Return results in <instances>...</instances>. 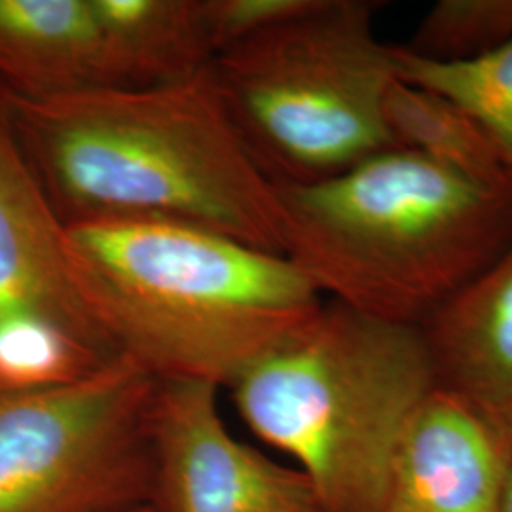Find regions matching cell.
I'll return each instance as SVG.
<instances>
[{"instance_id":"obj_1","label":"cell","mask_w":512,"mask_h":512,"mask_svg":"<svg viewBox=\"0 0 512 512\" xmlns=\"http://www.w3.org/2000/svg\"><path fill=\"white\" fill-rule=\"evenodd\" d=\"M0 93L65 226L160 220L283 255L275 184L245 147L211 67L152 88Z\"/></svg>"},{"instance_id":"obj_2","label":"cell","mask_w":512,"mask_h":512,"mask_svg":"<svg viewBox=\"0 0 512 512\" xmlns=\"http://www.w3.org/2000/svg\"><path fill=\"white\" fill-rule=\"evenodd\" d=\"M65 228L95 323L158 382L230 387L325 304L287 256L209 230L160 220Z\"/></svg>"},{"instance_id":"obj_3","label":"cell","mask_w":512,"mask_h":512,"mask_svg":"<svg viewBox=\"0 0 512 512\" xmlns=\"http://www.w3.org/2000/svg\"><path fill=\"white\" fill-rule=\"evenodd\" d=\"M283 255L323 298L421 323L512 243V186L391 148L311 184H275Z\"/></svg>"},{"instance_id":"obj_4","label":"cell","mask_w":512,"mask_h":512,"mask_svg":"<svg viewBox=\"0 0 512 512\" xmlns=\"http://www.w3.org/2000/svg\"><path fill=\"white\" fill-rule=\"evenodd\" d=\"M437 387L418 327L327 300L230 385L241 420L298 463L329 512H380L404 427Z\"/></svg>"},{"instance_id":"obj_5","label":"cell","mask_w":512,"mask_h":512,"mask_svg":"<svg viewBox=\"0 0 512 512\" xmlns=\"http://www.w3.org/2000/svg\"><path fill=\"white\" fill-rule=\"evenodd\" d=\"M380 6L310 0L215 57L220 97L272 183H319L395 148L384 99L397 61L374 33Z\"/></svg>"},{"instance_id":"obj_6","label":"cell","mask_w":512,"mask_h":512,"mask_svg":"<svg viewBox=\"0 0 512 512\" xmlns=\"http://www.w3.org/2000/svg\"><path fill=\"white\" fill-rule=\"evenodd\" d=\"M158 380L126 357L73 384L0 385V512H137Z\"/></svg>"},{"instance_id":"obj_7","label":"cell","mask_w":512,"mask_h":512,"mask_svg":"<svg viewBox=\"0 0 512 512\" xmlns=\"http://www.w3.org/2000/svg\"><path fill=\"white\" fill-rule=\"evenodd\" d=\"M205 382H158L152 512H329L313 482L236 439Z\"/></svg>"},{"instance_id":"obj_8","label":"cell","mask_w":512,"mask_h":512,"mask_svg":"<svg viewBox=\"0 0 512 512\" xmlns=\"http://www.w3.org/2000/svg\"><path fill=\"white\" fill-rule=\"evenodd\" d=\"M33 315L107 359L120 355L74 283L67 228L19 147L0 93V319Z\"/></svg>"},{"instance_id":"obj_9","label":"cell","mask_w":512,"mask_h":512,"mask_svg":"<svg viewBox=\"0 0 512 512\" xmlns=\"http://www.w3.org/2000/svg\"><path fill=\"white\" fill-rule=\"evenodd\" d=\"M512 439L435 387L404 427L380 512H497Z\"/></svg>"},{"instance_id":"obj_10","label":"cell","mask_w":512,"mask_h":512,"mask_svg":"<svg viewBox=\"0 0 512 512\" xmlns=\"http://www.w3.org/2000/svg\"><path fill=\"white\" fill-rule=\"evenodd\" d=\"M418 329L437 387L512 439V243Z\"/></svg>"},{"instance_id":"obj_11","label":"cell","mask_w":512,"mask_h":512,"mask_svg":"<svg viewBox=\"0 0 512 512\" xmlns=\"http://www.w3.org/2000/svg\"><path fill=\"white\" fill-rule=\"evenodd\" d=\"M109 88L90 0H0V90L52 97Z\"/></svg>"},{"instance_id":"obj_12","label":"cell","mask_w":512,"mask_h":512,"mask_svg":"<svg viewBox=\"0 0 512 512\" xmlns=\"http://www.w3.org/2000/svg\"><path fill=\"white\" fill-rule=\"evenodd\" d=\"M109 88H152L207 71L202 0H90Z\"/></svg>"},{"instance_id":"obj_13","label":"cell","mask_w":512,"mask_h":512,"mask_svg":"<svg viewBox=\"0 0 512 512\" xmlns=\"http://www.w3.org/2000/svg\"><path fill=\"white\" fill-rule=\"evenodd\" d=\"M393 147L450 169L476 184L512 186V171L490 131L454 99L397 80L384 99Z\"/></svg>"},{"instance_id":"obj_14","label":"cell","mask_w":512,"mask_h":512,"mask_svg":"<svg viewBox=\"0 0 512 512\" xmlns=\"http://www.w3.org/2000/svg\"><path fill=\"white\" fill-rule=\"evenodd\" d=\"M397 76L442 93L469 110L490 131L512 171V40L465 63H435L395 46Z\"/></svg>"},{"instance_id":"obj_15","label":"cell","mask_w":512,"mask_h":512,"mask_svg":"<svg viewBox=\"0 0 512 512\" xmlns=\"http://www.w3.org/2000/svg\"><path fill=\"white\" fill-rule=\"evenodd\" d=\"M116 359L101 357L71 334L33 315L0 319V385L40 389L73 384Z\"/></svg>"},{"instance_id":"obj_16","label":"cell","mask_w":512,"mask_h":512,"mask_svg":"<svg viewBox=\"0 0 512 512\" xmlns=\"http://www.w3.org/2000/svg\"><path fill=\"white\" fill-rule=\"evenodd\" d=\"M511 40L512 0H440L401 48L425 61L465 63Z\"/></svg>"},{"instance_id":"obj_17","label":"cell","mask_w":512,"mask_h":512,"mask_svg":"<svg viewBox=\"0 0 512 512\" xmlns=\"http://www.w3.org/2000/svg\"><path fill=\"white\" fill-rule=\"evenodd\" d=\"M310 0H202L203 21L215 57L245 38L302 10Z\"/></svg>"},{"instance_id":"obj_18","label":"cell","mask_w":512,"mask_h":512,"mask_svg":"<svg viewBox=\"0 0 512 512\" xmlns=\"http://www.w3.org/2000/svg\"><path fill=\"white\" fill-rule=\"evenodd\" d=\"M497 512H512V463L511 467H509V473L505 476V482H503V490H501V497H499Z\"/></svg>"},{"instance_id":"obj_19","label":"cell","mask_w":512,"mask_h":512,"mask_svg":"<svg viewBox=\"0 0 512 512\" xmlns=\"http://www.w3.org/2000/svg\"><path fill=\"white\" fill-rule=\"evenodd\" d=\"M137 512H152V511H150V509H148V507H145V509H141V511H137Z\"/></svg>"}]
</instances>
